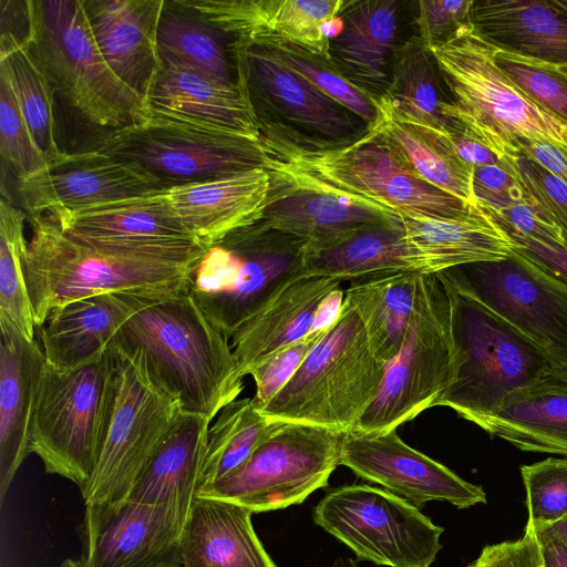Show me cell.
Masks as SVG:
<instances>
[{
	"label": "cell",
	"mask_w": 567,
	"mask_h": 567,
	"mask_svg": "<svg viewBox=\"0 0 567 567\" xmlns=\"http://www.w3.org/2000/svg\"><path fill=\"white\" fill-rule=\"evenodd\" d=\"M22 255L37 328L68 302L109 292L168 297L189 292L207 248L154 250L92 244L64 233L49 215L29 217Z\"/></svg>",
	"instance_id": "cell-1"
},
{
	"label": "cell",
	"mask_w": 567,
	"mask_h": 567,
	"mask_svg": "<svg viewBox=\"0 0 567 567\" xmlns=\"http://www.w3.org/2000/svg\"><path fill=\"white\" fill-rule=\"evenodd\" d=\"M473 0H420L415 22L419 38L427 48L449 40L461 27L470 24Z\"/></svg>",
	"instance_id": "cell-51"
},
{
	"label": "cell",
	"mask_w": 567,
	"mask_h": 567,
	"mask_svg": "<svg viewBox=\"0 0 567 567\" xmlns=\"http://www.w3.org/2000/svg\"><path fill=\"white\" fill-rule=\"evenodd\" d=\"M516 244V248L545 268L553 276L567 284V249L545 245L529 238L507 234Z\"/></svg>",
	"instance_id": "cell-53"
},
{
	"label": "cell",
	"mask_w": 567,
	"mask_h": 567,
	"mask_svg": "<svg viewBox=\"0 0 567 567\" xmlns=\"http://www.w3.org/2000/svg\"><path fill=\"white\" fill-rule=\"evenodd\" d=\"M165 0H83L95 43L113 73L145 99L158 66Z\"/></svg>",
	"instance_id": "cell-24"
},
{
	"label": "cell",
	"mask_w": 567,
	"mask_h": 567,
	"mask_svg": "<svg viewBox=\"0 0 567 567\" xmlns=\"http://www.w3.org/2000/svg\"><path fill=\"white\" fill-rule=\"evenodd\" d=\"M472 189L477 207L496 210L523 198L527 190L516 168L515 157L472 169Z\"/></svg>",
	"instance_id": "cell-49"
},
{
	"label": "cell",
	"mask_w": 567,
	"mask_h": 567,
	"mask_svg": "<svg viewBox=\"0 0 567 567\" xmlns=\"http://www.w3.org/2000/svg\"><path fill=\"white\" fill-rule=\"evenodd\" d=\"M436 276L449 297L454 348L452 380L436 406H447L472 422L496 410L514 390L563 374L502 316L444 272Z\"/></svg>",
	"instance_id": "cell-5"
},
{
	"label": "cell",
	"mask_w": 567,
	"mask_h": 567,
	"mask_svg": "<svg viewBox=\"0 0 567 567\" xmlns=\"http://www.w3.org/2000/svg\"><path fill=\"white\" fill-rule=\"evenodd\" d=\"M484 212H486L506 234H516L545 245L567 249L564 236L558 226L528 192L523 198L506 207Z\"/></svg>",
	"instance_id": "cell-48"
},
{
	"label": "cell",
	"mask_w": 567,
	"mask_h": 567,
	"mask_svg": "<svg viewBox=\"0 0 567 567\" xmlns=\"http://www.w3.org/2000/svg\"><path fill=\"white\" fill-rule=\"evenodd\" d=\"M515 163L523 186L558 226L567 246V185L523 153Z\"/></svg>",
	"instance_id": "cell-50"
},
{
	"label": "cell",
	"mask_w": 567,
	"mask_h": 567,
	"mask_svg": "<svg viewBox=\"0 0 567 567\" xmlns=\"http://www.w3.org/2000/svg\"><path fill=\"white\" fill-rule=\"evenodd\" d=\"M58 567H79V563L72 559H65Z\"/></svg>",
	"instance_id": "cell-59"
},
{
	"label": "cell",
	"mask_w": 567,
	"mask_h": 567,
	"mask_svg": "<svg viewBox=\"0 0 567 567\" xmlns=\"http://www.w3.org/2000/svg\"><path fill=\"white\" fill-rule=\"evenodd\" d=\"M226 35L179 0L164 1L157 27L158 58L234 83L229 75Z\"/></svg>",
	"instance_id": "cell-38"
},
{
	"label": "cell",
	"mask_w": 567,
	"mask_h": 567,
	"mask_svg": "<svg viewBox=\"0 0 567 567\" xmlns=\"http://www.w3.org/2000/svg\"><path fill=\"white\" fill-rule=\"evenodd\" d=\"M344 1L260 0L258 31L254 39L276 35L329 56V41L322 27L340 13Z\"/></svg>",
	"instance_id": "cell-43"
},
{
	"label": "cell",
	"mask_w": 567,
	"mask_h": 567,
	"mask_svg": "<svg viewBox=\"0 0 567 567\" xmlns=\"http://www.w3.org/2000/svg\"><path fill=\"white\" fill-rule=\"evenodd\" d=\"M252 514L197 494L183 527L181 567H277L255 533Z\"/></svg>",
	"instance_id": "cell-30"
},
{
	"label": "cell",
	"mask_w": 567,
	"mask_h": 567,
	"mask_svg": "<svg viewBox=\"0 0 567 567\" xmlns=\"http://www.w3.org/2000/svg\"><path fill=\"white\" fill-rule=\"evenodd\" d=\"M392 270L415 271L401 217L393 223L361 228L333 246L306 251L302 276L351 281Z\"/></svg>",
	"instance_id": "cell-36"
},
{
	"label": "cell",
	"mask_w": 567,
	"mask_h": 567,
	"mask_svg": "<svg viewBox=\"0 0 567 567\" xmlns=\"http://www.w3.org/2000/svg\"><path fill=\"white\" fill-rule=\"evenodd\" d=\"M275 162L400 216L464 219L482 210L424 181L375 126L344 148Z\"/></svg>",
	"instance_id": "cell-13"
},
{
	"label": "cell",
	"mask_w": 567,
	"mask_h": 567,
	"mask_svg": "<svg viewBox=\"0 0 567 567\" xmlns=\"http://www.w3.org/2000/svg\"><path fill=\"white\" fill-rule=\"evenodd\" d=\"M453 360L447 293L436 274H420L403 344L353 431L390 432L436 406L451 383Z\"/></svg>",
	"instance_id": "cell-10"
},
{
	"label": "cell",
	"mask_w": 567,
	"mask_h": 567,
	"mask_svg": "<svg viewBox=\"0 0 567 567\" xmlns=\"http://www.w3.org/2000/svg\"><path fill=\"white\" fill-rule=\"evenodd\" d=\"M340 465L419 508L431 501L446 502L460 509L487 501L481 486L408 445L396 430L344 433Z\"/></svg>",
	"instance_id": "cell-19"
},
{
	"label": "cell",
	"mask_w": 567,
	"mask_h": 567,
	"mask_svg": "<svg viewBox=\"0 0 567 567\" xmlns=\"http://www.w3.org/2000/svg\"><path fill=\"white\" fill-rule=\"evenodd\" d=\"M156 298L164 297L109 292L53 309L40 327L45 363L69 371L101 359L121 326Z\"/></svg>",
	"instance_id": "cell-26"
},
{
	"label": "cell",
	"mask_w": 567,
	"mask_h": 567,
	"mask_svg": "<svg viewBox=\"0 0 567 567\" xmlns=\"http://www.w3.org/2000/svg\"><path fill=\"white\" fill-rule=\"evenodd\" d=\"M116 390V365L107 352L69 371L43 367L33 405L29 453L45 472L83 489L97 465Z\"/></svg>",
	"instance_id": "cell-8"
},
{
	"label": "cell",
	"mask_w": 567,
	"mask_h": 567,
	"mask_svg": "<svg viewBox=\"0 0 567 567\" xmlns=\"http://www.w3.org/2000/svg\"><path fill=\"white\" fill-rule=\"evenodd\" d=\"M470 23L498 50L567 64V14L554 0H473Z\"/></svg>",
	"instance_id": "cell-33"
},
{
	"label": "cell",
	"mask_w": 567,
	"mask_h": 567,
	"mask_svg": "<svg viewBox=\"0 0 567 567\" xmlns=\"http://www.w3.org/2000/svg\"><path fill=\"white\" fill-rule=\"evenodd\" d=\"M323 332L309 333L301 340L277 351L250 371L249 375H251L256 386L251 400L259 411L290 380Z\"/></svg>",
	"instance_id": "cell-47"
},
{
	"label": "cell",
	"mask_w": 567,
	"mask_h": 567,
	"mask_svg": "<svg viewBox=\"0 0 567 567\" xmlns=\"http://www.w3.org/2000/svg\"><path fill=\"white\" fill-rule=\"evenodd\" d=\"M415 271L437 274L508 257L516 244L483 209L464 219L401 215Z\"/></svg>",
	"instance_id": "cell-32"
},
{
	"label": "cell",
	"mask_w": 567,
	"mask_h": 567,
	"mask_svg": "<svg viewBox=\"0 0 567 567\" xmlns=\"http://www.w3.org/2000/svg\"><path fill=\"white\" fill-rule=\"evenodd\" d=\"M272 423L254 405L251 398L236 399L224 406L209 426L198 489L237 471Z\"/></svg>",
	"instance_id": "cell-40"
},
{
	"label": "cell",
	"mask_w": 567,
	"mask_h": 567,
	"mask_svg": "<svg viewBox=\"0 0 567 567\" xmlns=\"http://www.w3.org/2000/svg\"><path fill=\"white\" fill-rule=\"evenodd\" d=\"M210 422L205 416L181 412L127 498L168 509L185 524L197 495Z\"/></svg>",
	"instance_id": "cell-29"
},
{
	"label": "cell",
	"mask_w": 567,
	"mask_h": 567,
	"mask_svg": "<svg viewBox=\"0 0 567 567\" xmlns=\"http://www.w3.org/2000/svg\"><path fill=\"white\" fill-rule=\"evenodd\" d=\"M236 84L271 161L344 148L369 131L355 113L282 64L258 40L234 39Z\"/></svg>",
	"instance_id": "cell-3"
},
{
	"label": "cell",
	"mask_w": 567,
	"mask_h": 567,
	"mask_svg": "<svg viewBox=\"0 0 567 567\" xmlns=\"http://www.w3.org/2000/svg\"><path fill=\"white\" fill-rule=\"evenodd\" d=\"M468 567H472V565H470Z\"/></svg>",
	"instance_id": "cell-62"
},
{
	"label": "cell",
	"mask_w": 567,
	"mask_h": 567,
	"mask_svg": "<svg viewBox=\"0 0 567 567\" xmlns=\"http://www.w3.org/2000/svg\"><path fill=\"white\" fill-rule=\"evenodd\" d=\"M499 70L529 99L567 123V75L555 64L494 50Z\"/></svg>",
	"instance_id": "cell-45"
},
{
	"label": "cell",
	"mask_w": 567,
	"mask_h": 567,
	"mask_svg": "<svg viewBox=\"0 0 567 567\" xmlns=\"http://www.w3.org/2000/svg\"><path fill=\"white\" fill-rule=\"evenodd\" d=\"M548 529L563 538V540L567 544V517Z\"/></svg>",
	"instance_id": "cell-57"
},
{
	"label": "cell",
	"mask_w": 567,
	"mask_h": 567,
	"mask_svg": "<svg viewBox=\"0 0 567 567\" xmlns=\"http://www.w3.org/2000/svg\"><path fill=\"white\" fill-rule=\"evenodd\" d=\"M252 40L264 43L282 64L305 78L329 97L351 110L370 128L378 122L380 111L377 100L348 81L329 56L276 35H265Z\"/></svg>",
	"instance_id": "cell-42"
},
{
	"label": "cell",
	"mask_w": 567,
	"mask_h": 567,
	"mask_svg": "<svg viewBox=\"0 0 567 567\" xmlns=\"http://www.w3.org/2000/svg\"><path fill=\"white\" fill-rule=\"evenodd\" d=\"M166 186L134 164L99 150L63 153L40 171L18 178L29 217L58 216L164 192Z\"/></svg>",
	"instance_id": "cell-18"
},
{
	"label": "cell",
	"mask_w": 567,
	"mask_h": 567,
	"mask_svg": "<svg viewBox=\"0 0 567 567\" xmlns=\"http://www.w3.org/2000/svg\"><path fill=\"white\" fill-rule=\"evenodd\" d=\"M271 192L259 219L307 243L306 251L333 246L361 228L400 220L392 209L332 188L270 161Z\"/></svg>",
	"instance_id": "cell-17"
},
{
	"label": "cell",
	"mask_w": 567,
	"mask_h": 567,
	"mask_svg": "<svg viewBox=\"0 0 567 567\" xmlns=\"http://www.w3.org/2000/svg\"><path fill=\"white\" fill-rule=\"evenodd\" d=\"M453 101L437 62L424 42L411 37L395 50L390 86L378 107L444 134L463 125L445 115Z\"/></svg>",
	"instance_id": "cell-34"
},
{
	"label": "cell",
	"mask_w": 567,
	"mask_h": 567,
	"mask_svg": "<svg viewBox=\"0 0 567 567\" xmlns=\"http://www.w3.org/2000/svg\"><path fill=\"white\" fill-rule=\"evenodd\" d=\"M162 193L51 217L68 235L92 244L154 250L204 247L176 217Z\"/></svg>",
	"instance_id": "cell-23"
},
{
	"label": "cell",
	"mask_w": 567,
	"mask_h": 567,
	"mask_svg": "<svg viewBox=\"0 0 567 567\" xmlns=\"http://www.w3.org/2000/svg\"><path fill=\"white\" fill-rule=\"evenodd\" d=\"M556 6L567 14V0H554Z\"/></svg>",
	"instance_id": "cell-60"
},
{
	"label": "cell",
	"mask_w": 567,
	"mask_h": 567,
	"mask_svg": "<svg viewBox=\"0 0 567 567\" xmlns=\"http://www.w3.org/2000/svg\"><path fill=\"white\" fill-rule=\"evenodd\" d=\"M472 567H544L536 532L525 527L517 540L485 546Z\"/></svg>",
	"instance_id": "cell-52"
},
{
	"label": "cell",
	"mask_w": 567,
	"mask_h": 567,
	"mask_svg": "<svg viewBox=\"0 0 567 567\" xmlns=\"http://www.w3.org/2000/svg\"><path fill=\"white\" fill-rule=\"evenodd\" d=\"M109 349L137 355L150 379L186 414L213 421L244 388L229 340L189 292L147 301Z\"/></svg>",
	"instance_id": "cell-2"
},
{
	"label": "cell",
	"mask_w": 567,
	"mask_h": 567,
	"mask_svg": "<svg viewBox=\"0 0 567 567\" xmlns=\"http://www.w3.org/2000/svg\"><path fill=\"white\" fill-rule=\"evenodd\" d=\"M25 214L1 198L0 202V322L14 327L34 340L35 321L28 293L22 255Z\"/></svg>",
	"instance_id": "cell-41"
},
{
	"label": "cell",
	"mask_w": 567,
	"mask_h": 567,
	"mask_svg": "<svg viewBox=\"0 0 567 567\" xmlns=\"http://www.w3.org/2000/svg\"><path fill=\"white\" fill-rule=\"evenodd\" d=\"M544 567H567V544L550 529L536 533Z\"/></svg>",
	"instance_id": "cell-56"
},
{
	"label": "cell",
	"mask_w": 567,
	"mask_h": 567,
	"mask_svg": "<svg viewBox=\"0 0 567 567\" xmlns=\"http://www.w3.org/2000/svg\"><path fill=\"white\" fill-rule=\"evenodd\" d=\"M452 105L445 115L461 123L501 157H516L518 137L567 153V123L529 99L496 65L495 48L470 24L432 47Z\"/></svg>",
	"instance_id": "cell-7"
},
{
	"label": "cell",
	"mask_w": 567,
	"mask_h": 567,
	"mask_svg": "<svg viewBox=\"0 0 567 567\" xmlns=\"http://www.w3.org/2000/svg\"><path fill=\"white\" fill-rule=\"evenodd\" d=\"M385 368L358 311L343 299L337 320L260 412L271 422L353 431L377 398Z\"/></svg>",
	"instance_id": "cell-6"
},
{
	"label": "cell",
	"mask_w": 567,
	"mask_h": 567,
	"mask_svg": "<svg viewBox=\"0 0 567 567\" xmlns=\"http://www.w3.org/2000/svg\"><path fill=\"white\" fill-rule=\"evenodd\" d=\"M379 111V120L373 126L424 181L477 207L472 189V168L456 155L446 134Z\"/></svg>",
	"instance_id": "cell-37"
},
{
	"label": "cell",
	"mask_w": 567,
	"mask_h": 567,
	"mask_svg": "<svg viewBox=\"0 0 567 567\" xmlns=\"http://www.w3.org/2000/svg\"><path fill=\"white\" fill-rule=\"evenodd\" d=\"M456 155L470 168L494 165L505 157H501L482 141L471 134L464 126L446 134Z\"/></svg>",
	"instance_id": "cell-54"
},
{
	"label": "cell",
	"mask_w": 567,
	"mask_h": 567,
	"mask_svg": "<svg viewBox=\"0 0 567 567\" xmlns=\"http://www.w3.org/2000/svg\"><path fill=\"white\" fill-rule=\"evenodd\" d=\"M184 524L128 498L85 505L79 567H181Z\"/></svg>",
	"instance_id": "cell-20"
},
{
	"label": "cell",
	"mask_w": 567,
	"mask_h": 567,
	"mask_svg": "<svg viewBox=\"0 0 567 567\" xmlns=\"http://www.w3.org/2000/svg\"><path fill=\"white\" fill-rule=\"evenodd\" d=\"M421 272L392 270L350 281L344 291L361 317L378 358L388 364L403 344L411 320L417 277Z\"/></svg>",
	"instance_id": "cell-35"
},
{
	"label": "cell",
	"mask_w": 567,
	"mask_h": 567,
	"mask_svg": "<svg viewBox=\"0 0 567 567\" xmlns=\"http://www.w3.org/2000/svg\"><path fill=\"white\" fill-rule=\"evenodd\" d=\"M23 45L54 95L87 123L120 130L147 118L144 100L110 69L83 0L24 1Z\"/></svg>",
	"instance_id": "cell-4"
},
{
	"label": "cell",
	"mask_w": 567,
	"mask_h": 567,
	"mask_svg": "<svg viewBox=\"0 0 567 567\" xmlns=\"http://www.w3.org/2000/svg\"><path fill=\"white\" fill-rule=\"evenodd\" d=\"M344 433L296 422H274L250 457L197 494L230 501L254 514L301 504L328 485L340 465Z\"/></svg>",
	"instance_id": "cell-11"
},
{
	"label": "cell",
	"mask_w": 567,
	"mask_h": 567,
	"mask_svg": "<svg viewBox=\"0 0 567 567\" xmlns=\"http://www.w3.org/2000/svg\"><path fill=\"white\" fill-rule=\"evenodd\" d=\"M515 147L517 154L523 153L529 156L567 185L566 152L551 144L524 137L516 138Z\"/></svg>",
	"instance_id": "cell-55"
},
{
	"label": "cell",
	"mask_w": 567,
	"mask_h": 567,
	"mask_svg": "<svg viewBox=\"0 0 567 567\" xmlns=\"http://www.w3.org/2000/svg\"><path fill=\"white\" fill-rule=\"evenodd\" d=\"M527 524L536 533L567 517V458L547 457L523 465Z\"/></svg>",
	"instance_id": "cell-44"
},
{
	"label": "cell",
	"mask_w": 567,
	"mask_h": 567,
	"mask_svg": "<svg viewBox=\"0 0 567 567\" xmlns=\"http://www.w3.org/2000/svg\"><path fill=\"white\" fill-rule=\"evenodd\" d=\"M442 272L529 338L567 375V284L516 247L506 258Z\"/></svg>",
	"instance_id": "cell-16"
},
{
	"label": "cell",
	"mask_w": 567,
	"mask_h": 567,
	"mask_svg": "<svg viewBox=\"0 0 567 567\" xmlns=\"http://www.w3.org/2000/svg\"><path fill=\"white\" fill-rule=\"evenodd\" d=\"M144 102L148 115L237 135L261 144L254 115L236 82H219L196 70L159 58Z\"/></svg>",
	"instance_id": "cell-21"
},
{
	"label": "cell",
	"mask_w": 567,
	"mask_h": 567,
	"mask_svg": "<svg viewBox=\"0 0 567 567\" xmlns=\"http://www.w3.org/2000/svg\"><path fill=\"white\" fill-rule=\"evenodd\" d=\"M472 423L518 450L567 458V377L554 373L518 388Z\"/></svg>",
	"instance_id": "cell-31"
},
{
	"label": "cell",
	"mask_w": 567,
	"mask_h": 567,
	"mask_svg": "<svg viewBox=\"0 0 567 567\" xmlns=\"http://www.w3.org/2000/svg\"><path fill=\"white\" fill-rule=\"evenodd\" d=\"M399 16L396 0H346L339 13L342 30L329 40L333 65L377 102L391 83Z\"/></svg>",
	"instance_id": "cell-25"
},
{
	"label": "cell",
	"mask_w": 567,
	"mask_h": 567,
	"mask_svg": "<svg viewBox=\"0 0 567 567\" xmlns=\"http://www.w3.org/2000/svg\"><path fill=\"white\" fill-rule=\"evenodd\" d=\"M316 525L359 560L386 567H431L444 528L409 501L368 484L330 489L312 511Z\"/></svg>",
	"instance_id": "cell-12"
},
{
	"label": "cell",
	"mask_w": 567,
	"mask_h": 567,
	"mask_svg": "<svg viewBox=\"0 0 567 567\" xmlns=\"http://www.w3.org/2000/svg\"><path fill=\"white\" fill-rule=\"evenodd\" d=\"M96 150L138 166L166 188L255 168L269 169L271 161L260 143L153 115L111 131Z\"/></svg>",
	"instance_id": "cell-14"
},
{
	"label": "cell",
	"mask_w": 567,
	"mask_h": 567,
	"mask_svg": "<svg viewBox=\"0 0 567 567\" xmlns=\"http://www.w3.org/2000/svg\"><path fill=\"white\" fill-rule=\"evenodd\" d=\"M0 45V79L11 90L38 148L48 163L54 161L64 153L56 142L54 93L22 39L2 31Z\"/></svg>",
	"instance_id": "cell-39"
},
{
	"label": "cell",
	"mask_w": 567,
	"mask_h": 567,
	"mask_svg": "<svg viewBox=\"0 0 567 567\" xmlns=\"http://www.w3.org/2000/svg\"><path fill=\"white\" fill-rule=\"evenodd\" d=\"M307 243L259 220L208 247L189 293L228 340L281 287L302 276Z\"/></svg>",
	"instance_id": "cell-9"
},
{
	"label": "cell",
	"mask_w": 567,
	"mask_h": 567,
	"mask_svg": "<svg viewBox=\"0 0 567 567\" xmlns=\"http://www.w3.org/2000/svg\"><path fill=\"white\" fill-rule=\"evenodd\" d=\"M109 351L115 360L116 390L97 465L81 489L85 505L127 498L181 413L178 403L150 379L137 355Z\"/></svg>",
	"instance_id": "cell-15"
},
{
	"label": "cell",
	"mask_w": 567,
	"mask_h": 567,
	"mask_svg": "<svg viewBox=\"0 0 567 567\" xmlns=\"http://www.w3.org/2000/svg\"><path fill=\"white\" fill-rule=\"evenodd\" d=\"M45 358L40 343L0 322V499L29 453L30 423Z\"/></svg>",
	"instance_id": "cell-28"
},
{
	"label": "cell",
	"mask_w": 567,
	"mask_h": 567,
	"mask_svg": "<svg viewBox=\"0 0 567 567\" xmlns=\"http://www.w3.org/2000/svg\"><path fill=\"white\" fill-rule=\"evenodd\" d=\"M270 192L269 169L255 168L173 186L162 197L195 239L208 248L258 221Z\"/></svg>",
	"instance_id": "cell-22"
},
{
	"label": "cell",
	"mask_w": 567,
	"mask_h": 567,
	"mask_svg": "<svg viewBox=\"0 0 567 567\" xmlns=\"http://www.w3.org/2000/svg\"><path fill=\"white\" fill-rule=\"evenodd\" d=\"M556 66L558 68L559 71H561L565 75H567V64L556 65Z\"/></svg>",
	"instance_id": "cell-61"
},
{
	"label": "cell",
	"mask_w": 567,
	"mask_h": 567,
	"mask_svg": "<svg viewBox=\"0 0 567 567\" xmlns=\"http://www.w3.org/2000/svg\"><path fill=\"white\" fill-rule=\"evenodd\" d=\"M340 285L333 278L300 276L281 287L229 340L239 378L307 337L322 303Z\"/></svg>",
	"instance_id": "cell-27"
},
{
	"label": "cell",
	"mask_w": 567,
	"mask_h": 567,
	"mask_svg": "<svg viewBox=\"0 0 567 567\" xmlns=\"http://www.w3.org/2000/svg\"><path fill=\"white\" fill-rule=\"evenodd\" d=\"M0 154L1 162L17 179L43 168L48 162L38 148L22 117L16 99L0 79Z\"/></svg>",
	"instance_id": "cell-46"
},
{
	"label": "cell",
	"mask_w": 567,
	"mask_h": 567,
	"mask_svg": "<svg viewBox=\"0 0 567 567\" xmlns=\"http://www.w3.org/2000/svg\"><path fill=\"white\" fill-rule=\"evenodd\" d=\"M329 567H358V565L351 558L339 557Z\"/></svg>",
	"instance_id": "cell-58"
}]
</instances>
